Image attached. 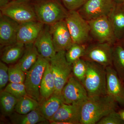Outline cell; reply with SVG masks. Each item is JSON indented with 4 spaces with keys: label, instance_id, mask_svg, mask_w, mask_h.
<instances>
[{
    "label": "cell",
    "instance_id": "1",
    "mask_svg": "<svg viewBox=\"0 0 124 124\" xmlns=\"http://www.w3.org/2000/svg\"><path fill=\"white\" fill-rule=\"evenodd\" d=\"M117 103L106 95L89 97L82 104L80 124H97L102 118L116 110Z\"/></svg>",
    "mask_w": 124,
    "mask_h": 124
},
{
    "label": "cell",
    "instance_id": "2",
    "mask_svg": "<svg viewBox=\"0 0 124 124\" xmlns=\"http://www.w3.org/2000/svg\"><path fill=\"white\" fill-rule=\"evenodd\" d=\"M87 71L82 82L89 97L107 94L106 68L95 62L86 60Z\"/></svg>",
    "mask_w": 124,
    "mask_h": 124
},
{
    "label": "cell",
    "instance_id": "3",
    "mask_svg": "<svg viewBox=\"0 0 124 124\" xmlns=\"http://www.w3.org/2000/svg\"><path fill=\"white\" fill-rule=\"evenodd\" d=\"M33 7L37 20L49 26L64 20L68 11L57 0H44Z\"/></svg>",
    "mask_w": 124,
    "mask_h": 124
},
{
    "label": "cell",
    "instance_id": "4",
    "mask_svg": "<svg viewBox=\"0 0 124 124\" xmlns=\"http://www.w3.org/2000/svg\"><path fill=\"white\" fill-rule=\"evenodd\" d=\"M66 51L57 52L49 60L50 64L55 82V90L54 94L62 97V90L72 71V64L68 62Z\"/></svg>",
    "mask_w": 124,
    "mask_h": 124
},
{
    "label": "cell",
    "instance_id": "5",
    "mask_svg": "<svg viewBox=\"0 0 124 124\" xmlns=\"http://www.w3.org/2000/svg\"><path fill=\"white\" fill-rule=\"evenodd\" d=\"M49 61L39 54L35 63L26 73L24 84L27 94L39 102L41 100L40 93L41 83Z\"/></svg>",
    "mask_w": 124,
    "mask_h": 124
},
{
    "label": "cell",
    "instance_id": "6",
    "mask_svg": "<svg viewBox=\"0 0 124 124\" xmlns=\"http://www.w3.org/2000/svg\"><path fill=\"white\" fill-rule=\"evenodd\" d=\"M65 22L73 43L85 44L89 39L90 28L88 21L77 10L68 11Z\"/></svg>",
    "mask_w": 124,
    "mask_h": 124
},
{
    "label": "cell",
    "instance_id": "7",
    "mask_svg": "<svg viewBox=\"0 0 124 124\" xmlns=\"http://www.w3.org/2000/svg\"><path fill=\"white\" fill-rule=\"evenodd\" d=\"M0 13L19 24L38 21L33 6L27 1L12 0L4 7L0 8Z\"/></svg>",
    "mask_w": 124,
    "mask_h": 124
},
{
    "label": "cell",
    "instance_id": "8",
    "mask_svg": "<svg viewBox=\"0 0 124 124\" xmlns=\"http://www.w3.org/2000/svg\"><path fill=\"white\" fill-rule=\"evenodd\" d=\"M116 5L115 0H88L77 11L82 17L88 21L108 16Z\"/></svg>",
    "mask_w": 124,
    "mask_h": 124
},
{
    "label": "cell",
    "instance_id": "9",
    "mask_svg": "<svg viewBox=\"0 0 124 124\" xmlns=\"http://www.w3.org/2000/svg\"><path fill=\"white\" fill-rule=\"evenodd\" d=\"M88 22L90 26V34L98 42L112 45L117 40L108 16L97 18Z\"/></svg>",
    "mask_w": 124,
    "mask_h": 124
},
{
    "label": "cell",
    "instance_id": "10",
    "mask_svg": "<svg viewBox=\"0 0 124 124\" xmlns=\"http://www.w3.org/2000/svg\"><path fill=\"white\" fill-rule=\"evenodd\" d=\"M107 43L94 44L86 48L84 56L86 60L95 62L104 67L110 66L113 63V48Z\"/></svg>",
    "mask_w": 124,
    "mask_h": 124
},
{
    "label": "cell",
    "instance_id": "11",
    "mask_svg": "<svg viewBox=\"0 0 124 124\" xmlns=\"http://www.w3.org/2000/svg\"><path fill=\"white\" fill-rule=\"evenodd\" d=\"M62 97L68 104L82 103L89 96L83 84L75 77L70 76L63 89Z\"/></svg>",
    "mask_w": 124,
    "mask_h": 124
},
{
    "label": "cell",
    "instance_id": "12",
    "mask_svg": "<svg viewBox=\"0 0 124 124\" xmlns=\"http://www.w3.org/2000/svg\"><path fill=\"white\" fill-rule=\"evenodd\" d=\"M83 103H63L49 121L51 124H80L81 112Z\"/></svg>",
    "mask_w": 124,
    "mask_h": 124
},
{
    "label": "cell",
    "instance_id": "13",
    "mask_svg": "<svg viewBox=\"0 0 124 124\" xmlns=\"http://www.w3.org/2000/svg\"><path fill=\"white\" fill-rule=\"evenodd\" d=\"M50 29L55 51H66L73 42L65 20L50 26Z\"/></svg>",
    "mask_w": 124,
    "mask_h": 124
},
{
    "label": "cell",
    "instance_id": "14",
    "mask_svg": "<svg viewBox=\"0 0 124 124\" xmlns=\"http://www.w3.org/2000/svg\"><path fill=\"white\" fill-rule=\"evenodd\" d=\"M107 94L124 108V87L115 69L111 66L106 68Z\"/></svg>",
    "mask_w": 124,
    "mask_h": 124
},
{
    "label": "cell",
    "instance_id": "15",
    "mask_svg": "<svg viewBox=\"0 0 124 124\" xmlns=\"http://www.w3.org/2000/svg\"><path fill=\"white\" fill-rule=\"evenodd\" d=\"M19 24L11 18L0 14L1 48L17 42V35Z\"/></svg>",
    "mask_w": 124,
    "mask_h": 124
},
{
    "label": "cell",
    "instance_id": "16",
    "mask_svg": "<svg viewBox=\"0 0 124 124\" xmlns=\"http://www.w3.org/2000/svg\"><path fill=\"white\" fill-rule=\"evenodd\" d=\"M44 26L38 21L20 24L17 35V42L24 45L34 44Z\"/></svg>",
    "mask_w": 124,
    "mask_h": 124
},
{
    "label": "cell",
    "instance_id": "17",
    "mask_svg": "<svg viewBox=\"0 0 124 124\" xmlns=\"http://www.w3.org/2000/svg\"><path fill=\"white\" fill-rule=\"evenodd\" d=\"M39 54L50 60L55 55V51L50 32V26L45 25L34 42Z\"/></svg>",
    "mask_w": 124,
    "mask_h": 124
},
{
    "label": "cell",
    "instance_id": "18",
    "mask_svg": "<svg viewBox=\"0 0 124 124\" xmlns=\"http://www.w3.org/2000/svg\"><path fill=\"white\" fill-rule=\"evenodd\" d=\"M117 40L124 37V4H117L108 16Z\"/></svg>",
    "mask_w": 124,
    "mask_h": 124
},
{
    "label": "cell",
    "instance_id": "19",
    "mask_svg": "<svg viewBox=\"0 0 124 124\" xmlns=\"http://www.w3.org/2000/svg\"><path fill=\"white\" fill-rule=\"evenodd\" d=\"M2 48L1 60L7 64H13L18 62L22 57L25 50V45L17 42Z\"/></svg>",
    "mask_w": 124,
    "mask_h": 124
},
{
    "label": "cell",
    "instance_id": "20",
    "mask_svg": "<svg viewBox=\"0 0 124 124\" xmlns=\"http://www.w3.org/2000/svg\"><path fill=\"white\" fill-rule=\"evenodd\" d=\"M9 117L13 124H36L48 121L44 117L39 108L25 114H19L15 111Z\"/></svg>",
    "mask_w": 124,
    "mask_h": 124
},
{
    "label": "cell",
    "instance_id": "21",
    "mask_svg": "<svg viewBox=\"0 0 124 124\" xmlns=\"http://www.w3.org/2000/svg\"><path fill=\"white\" fill-rule=\"evenodd\" d=\"M39 103L40 111L49 121L64 103L62 97L54 94L47 99L41 100Z\"/></svg>",
    "mask_w": 124,
    "mask_h": 124
},
{
    "label": "cell",
    "instance_id": "22",
    "mask_svg": "<svg viewBox=\"0 0 124 124\" xmlns=\"http://www.w3.org/2000/svg\"><path fill=\"white\" fill-rule=\"evenodd\" d=\"M55 90V82L49 61L44 72L40 86L41 100L47 99L53 95Z\"/></svg>",
    "mask_w": 124,
    "mask_h": 124
},
{
    "label": "cell",
    "instance_id": "23",
    "mask_svg": "<svg viewBox=\"0 0 124 124\" xmlns=\"http://www.w3.org/2000/svg\"><path fill=\"white\" fill-rule=\"evenodd\" d=\"M24 53L17 63L26 73L37 61L39 54L34 44L25 45Z\"/></svg>",
    "mask_w": 124,
    "mask_h": 124
},
{
    "label": "cell",
    "instance_id": "24",
    "mask_svg": "<svg viewBox=\"0 0 124 124\" xmlns=\"http://www.w3.org/2000/svg\"><path fill=\"white\" fill-rule=\"evenodd\" d=\"M17 101V99L9 93L4 90L0 91V104L2 115L9 117L15 111L16 105Z\"/></svg>",
    "mask_w": 124,
    "mask_h": 124
},
{
    "label": "cell",
    "instance_id": "25",
    "mask_svg": "<svg viewBox=\"0 0 124 124\" xmlns=\"http://www.w3.org/2000/svg\"><path fill=\"white\" fill-rule=\"evenodd\" d=\"M39 102L27 95L18 99L16 105L15 111L21 114H26L38 108Z\"/></svg>",
    "mask_w": 124,
    "mask_h": 124
},
{
    "label": "cell",
    "instance_id": "26",
    "mask_svg": "<svg viewBox=\"0 0 124 124\" xmlns=\"http://www.w3.org/2000/svg\"><path fill=\"white\" fill-rule=\"evenodd\" d=\"M113 63L121 79L124 81V47L121 45L113 49Z\"/></svg>",
    "mask_w": 124,
    "mask_h": 124
},
{
    "label": "cell",
    "instance_id": "27",
    "mask_svg": "<svg viewBox=\"0 0 124 124\" xmlns=\"http://www.w3.org/2000/svg\"><path fill=\"white\" fill-rule=\"evenodd\" d=\"M86 48L85 44L73 43L66 51V58L68 62L72 64L84 57Z\"/></svg>",
    "mask_w": 124,
    "mask_h": 124
},
{
    "label": "cell",
    "instance_id": "28",
    "mask_svg": "<svg viewBox=\"0 0 124 124\" xmlns=\"http://www.w3.org/2000/svg\"><path fill=\"white\" fill-rule=\"evenodd\" d=\"M9 82L24 84L26 73L21 68L17 62L8 68Z\"/></svg>",
    "mask_w": 124,
    "mask_h": 124
},
{
    "label": "cell",
    "instance_id": "29",
    "mask_svg": "<svg viewBox=\"0 0 124 124\" xmlns=\"http://www.w3.org/2000/svg\"><path fill=\"white\" fill-rule=\"evenodd\" d=\"M87 69L86 60L81 58L72 64V71L74 77L82 83L85 77Z\"/></svg>",
    "mask_w": 124,
    "mask_h": 124
},
{
    "label": "cell",
    "instance_id": "30",
    "mask_svg": "<svg viewBox=\"0 0 124 124\" xmlns=\"http://www.w3.org/2000/svg\"><path fill=\"white\" fill-rule=\"evenodd\" d=\"M3 90L9 93L18 99L27 95L24 84L10 82Z\"/></svg>",
    "mask_w": 124,
    "mask_h": 124
},
{
    "label": "cell",
    "instance_id": "31",
    "mask_svg": "<svg viewBox=\"0 0 124 124\" xmlns=\"http://www.w3.org/2000/svg\"><path fill=\"white\" fill-rule=\"evenodd\" d=\"M98 124H124V121L118 112L113 111L102 118Z\"/></svg>",
    "mask_w": 124,
    "mask_h": 124
},
{
    "label": "cell",
    "instance_id": "32",
    "mask_svg": "<svg viewBox=\"0 0 124 124\" xmlns=\"http://www.w3.org/2000/svg\"><path fill=\"white\" fill-rule=\"evenodd\" d=\"M8 68L6 63L0 62V91L7 85L9 81Z\"/></svg>",
    "mask_w": 124,
    "mask_h": 124
},
{
    "label": "cell",
    "instance_id": "33",
    "mask_svg": "<svg viewBox=\"0 0 124 124\" xmlns=\"http://www.w3.org/2000/svg\"><path fill=\"white\" fill-rule=\"evenodd\" d=\"M66 8L69 10H78L88 0H61Z\"/></svg>",
    "mask_w": 124,
    "mask_h": 124
},
{
    "label": "cell",
    "instance_id": "34",
    "mask_svg": "<svg viewBox=\"0 0 124 124\" xmlns=\"http://www.w3.org/2000/svg\"><path fill=\"white\" fill-rule=\"evenodd\" d=\"M9 0H0V8H2L5 6L10 1Z\"/></svg>",
    "mask_w": 124,
    "mask_h": 124
},
{
    "label": "cell",
    "instance_id": "35",
    "mask_svg": "<svg viewBox=\"0 0 124 124\" xmlns=\"http://www.w3.org/2000/svg\"><path fill=\"white\" fill-rule=\"evenodd\" d=\"M118 112L119 114L121 117L124 122V108H123L119 110L118 111Z\"/></svg>",
    "mask_w": 124,
    "mask_h": 124
},
{
    "label": "cell",
    "instance_id": "36",
    "mask_svg": "<svg viewBox=\"0 0 124 124\" xmlns=\"http://www.w3.org/2000/svg\"><path fill=\"white\" fill-rule=\"evenodd\" d=\"M117 4H124V0H115Z\"/></svg>",
    "mask_w": 124,
    "mask_h": 124
},
{
    "label": "cell",
    "instance_id": "37",
    "mask_svg": "<svg viewBox=\"0 0 124 124\" xmlns=\"http://www.w3.org/2000/svg\"><path fill=\"white\" fill-rule=\"evenodd\" d=\"M22 0V1H28L30 0Z\"/></svg>",
    "mask_w": 124,
    "mask_h": 124
},
{
    "label": "cell",
    "instance_id": "38",
    "mask_svg": "<svg viewBox=\"0 0 124 124\" xmlns=\"http://www.w3.org/2000/svg\"><path fill=\"white\" fill-rule=\"evenodd\" d=\"M122 82H123V85H124V81H122Z\"/></svg>",
    "mask_w": 124,
    "mask_h": 124
},
{
    "label": "cell",
    "instance_id": "39",
    "mask_svg": "<svg viewBox=\"0 0 124 124\" xmlns=\"http://www.w3.org/2000/svg\"></svg>",
    "mask_w": 124,
    "mask_h": 124
}]
</instances>
